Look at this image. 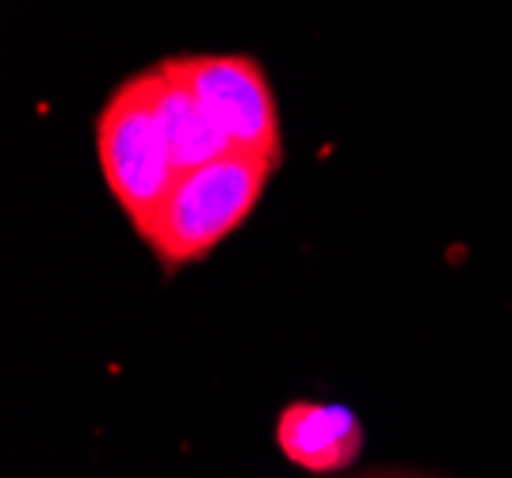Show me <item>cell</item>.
<instances>
[{"instance_id":"obj_1","label":"cell","mask_w":512,"mask_h":478,"mask_svg":"<svg viewBox=\"0 0 512 478\" xmlns=\"http://www.w3.org/2000/svg\"><path fill=\"white\" fill-rule=\"evenodd\" d=\"M276 169V157L245 150L184 169L150 222L138 230V238L165 272L207 261L222 241H230L253 218Z\"/></svg>"},{"instance_id":"obj_2","label":"cell","mask_w":512,"mask_h":478,"mask_svg":"<svg viewBox=\"0 0 512 478\" xmlns=\"http://www.w3.org/2000/svg\"><path fill=\"white\" fill-rule=\"evenodd\" d=\"M92 134H96V161L107 196L115 199V207L127 215L138 234L180 176L157 104L153 66L138 69L123 85H115L92 123Z\"/></svg>"},{"instance_id":"obj_3","label":"cell","mask_w":512,"mask_h":478,"mask_svg":"<svg viewBox=\"0 0 512 478\" xmlns=\"http://www.w3.org/2000/svg\"><path fill=\"white\" fill-rule=\"evenodd\" d=\"M172 66L195 88L237 150L283 161L276 88L253 54H176Z\"/></svg>"},{"instance_id":"obj_4","label":"cell","mask_w":512,"mask_h":478,"mask_svg":"<svg viewBox=\"0 0 512 478\" xmlns=\"http://www.w3.org/2000/svg\"><path fill=\"white\" fill-rule=\"evenodd\" d=\"M276 448L306 475H344L363 456V421L344 402L299 398L279 410Z\"/></svg>"},{"instance_id":"obj_5","label":"cell","mask_w":512,"mask_h":478,"mask_svg":"<svg viewBox=\"0 0 512 478\" xmlns=\"http://www.w3.org/2000/svg\"><path fill=\"white\" fill-rule=\"evenodd\" d=\"M157 73V104H161V119L169 131L172 153L180 173L195 169L203 161H214L222 153H234L237 146L230 142V134L214 123V115L203 108V100L195 96V88L180 77V69L172 66V58L153 66Z\"/></svg>"}]
</instances>
